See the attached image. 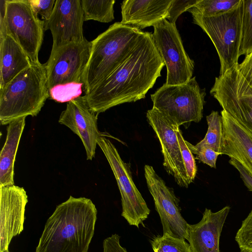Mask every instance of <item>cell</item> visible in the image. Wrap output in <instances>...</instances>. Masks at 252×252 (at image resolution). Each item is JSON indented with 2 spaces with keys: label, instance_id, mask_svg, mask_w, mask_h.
Instances as JSON below:
<instances>
[{
  "label": "cell",
  "instance_id": "1f68e13d",
  "mask_svg": "<svg viewBox=\"0 0 252 252\" xmlns=\"http://www.w3.org/2000/svg\"><path fill=\"white\" fill-rule=\"evenodd\" d=\"M198 1V0H172L166 19L170 23L175 24L179 16L193 7Z\"/></svg>",
  "mask_w": 252,
  "mask_h": 252
},
{
  "label": "cell",
  "instance_id": "e0dca14e",
  "mask_svg": "<svg viewBox=\"0 0 252 252\" xmlns=\"http://www.w3.org/2000/svg\"><path fill=\"white\" fill-rule=\"evenodd\" d=\"M229 211L228 206L216 212L206 208L198 223L188 224L187 240L191 252H220V239Z\"/></svg>",
  "mask_w": 252,
  "mask_h": 252
},
{
  "label": "cell",
  "instance_id": "d6986e66",
  "mask_svg": "<svg viewBox=\"0 0 252 252\" xmlns=\"http://www.w3.org/2000/svg\"><path fill=\"white\" fill-rule=\"evenodd\" d=\"M172 0H126L121 4L124 24L141 30L167 19Z\"/></svg>",
  "mask_w": 252,
  "mask_h": 252
},
{
  "label": "cell",
  "instance_id": "30bf717a",
  "mask_svg": "<svg viewBox=\"0 0 252 252\" xmlns=\"http://www.w3.org/2000/svg\"><path fill=\"white\" fill-rule=\"evenodd\" d=\"M6 34L21 47L32 63H39L45 22L33 13L28 0H7Z\"/></svg>",
  "mask_w": 252,
  "mask_h": 252
},
{
  "label": "cell",
  "instance_id": "603a6c76",
  "mask_svg": "<svg viewBox=\"0 0 252 252\" xmlns=\"http://www.w3.org/2000/svg\"><path fill=\"white\" fill-rule=\"evenodd\" d=\"M114 0H82L84 21L94 20L109 23L114 19Z\"/></svg>",
  "mask_w": 252,
  "mask_h": 252
},
{
  "label": "cell",
  "instance_id": "277c9868",
  "mask_svg": "<svg viewBox=\"0 0 252 252\" xmlns=\"http://www.w3.org/2000/svg\"><path fill=\"white\" fill-rule=\"evenodd\" d=\"M49 98L46 63L31 65L0 90V122L2 125L22 117L36 116Z\"/></svg>",
  "mask_w": 252,
  "mask_h": 252
},
{
  "label": "cell",
  "instance_id": "8992f818",
  "mask_svg": "<svg viewBox=\"0 0 252 252\" xmlns=\"http://www.w3.org/2000/svg\"><path fill=\"white\" fill-rule=\"evenodd\" d=\"M205 89H201L195 77L178 85L164 84L151 95L153 108L173 124L188 127L191 122H199L203 117Z\"/></svg>",
  "mask_w": 252,
  "mask_h": 252
},
{
  "label": "cell",
  "instance_id": "5b68a950",
  "mask_svg": "<svg viewBox=\"0 0 252 252\" xmlns=\"http://www.w3.org/2000/svg\"><path fill=\"white\" fill-rule=\"evenodd\" d=\"M187 11L214 45L220 61V75L238 64L242 35V0L235 8L214 16L202 17L190 9Z\"/></svg>",
  "mask_w": 252,
  "mask_h": 252
},
{
  "label": "cell",
  "instance_id": "d6a6232c",
  "mask_svg": "<svg viewBox=\"0 0 252 252\" xmlns=\"http://www.w3.org/2000/svg\"><path fill=\"white\" fill-rule=\"evenodd\" d=\"M237 68L252 87V52L245 56L242 62L237 65Z\"/></svg>",
  "mask_w": 252,
  "mask_h": 252
},
{
  "label": "cell",
  "instance_id": "4fadbf2b",
  "mask_svg": "<svg viewBox=\"0 0 252 252\" xmlns=\"http://www.w3.org/2000/svg\"><path fill=\"white\" fill-rule=\"evenodd\" d=\"M146 117L161 145L164 169L178 185L187 188L189 184L176 134L180 126L153 107L147 111Z\"/></svg>",
  "mask_w": 252,
  "mask_h": 252
},
{
  "label": "cell",
  "instance_id": "ba28073f",
  "mask_svg": "<svg viewBox=\"0 0 252 252\" xmlns=\"http://www.w3.org/2000/svg\"><path fill=\"white\" fill-rule=\"evenodd\" d=\"M153 27V40L167 69L165 84L187 83L192 78L194 63L184 49L176 24L163 19Z\"/></svg>",
  "mask_w": 252,
  "mask_h": 252
},
{
  "label": "cell",
  "instance_id": "5bb4252c",
  "mask_svg": "<svg viewBox=\"0 0 252 252\" xmlns=\"http://www.w3.org/2000/svg\"><path fill=\"white\" fill-rule=\"evenodd\" d=\"M84 14L81 0H56L45 30L53 37L52 49L84 40Z\"/></svg>",
  "mask_w": 252,
  "mask_h": 252
},
{
  "label": "cell",
  "instance_id": "f546056e",
  "mask_svg": "<svg viewBox=\"0 0 252 252\" xmlns=\"http://www.w3.org/2000/svg\"><path fill=\"white\" fill-rule=\"evenodd\" d=\"M185 141L192 153L196 155L195 159L208 165L211 167L216 168V161L218 156L220 155V153L208 148L197 149L193 145L186 140Z\"/></svg>",
  "mask_w": 252,
  "mask_h": 252
},
{
  "label": "cell",
  "instance_id": "83f0119b",
  "mask_svg": "<svg viewBox=\"0 0 252 252\" xmlns=\"http://www.w3.org/2000/svg\"><path fill=\"white\" fill-rule=\"evenodd\" d=\"M176 134L186 168L188 182L190 184L193 182L197 173L195 158L187 145L182 132L179 127H177L176 128Z\"/></svg>",
  "mask_w": 252,
  "mask_h": 252
},
{
  "label": "cell",
  "instance_id": "ffe728a7",
  "mask_svg": "<svg viewBox=\"0 0 252 252\" xmlns=\"http://www.w3.org/2000/svg\"><path fill=\"white\" fill-rule=\"evenodd\" d=\"M0 90L32 63L21 47L7 34L0 38Z\"/></svg>",
  "mask_w": 252,
  "mask_h": 252
},
{
  "label": "cell",
  "instance_id": "6da1fadb",
  "mask_svg": "<svg viewBox=\"0 0 252 252\" xmlns=\"http://www.w3.org/2000/svg\"><path fill=\"white\" fill-rule=\"evenodd\" d=\"M165 64L153 40L144 32L131 55L84 96L90 108L99 114L111 107L144 98Z\"/></svg>",
  "mask_w": 252,
  "mask_h": 252
},
{
  "label": "cell",
  "instance_id": "836d02e7",
  "mask_svg": "<svg viewBox=\"0 0 252 252\" xmlns=\"http://www.w3.org/2000/svg\"><path fill=\"white\" fill-rule=\"evenodd\" d=\"M229 163L238 171L245 185L252 191V172L233 158H230Z\"/></svg>",
  "mask_w": 252,
  "mask_h": 252
},
{
  "label": "cell",
  "instance_id": "d4e9b609",
  "mask_svg": "<svg viewBox=\"0 0 252 252\" xmlns=\"http://www.w3.org/2000/svg\"><path fill=\"white\" fill-rule=\"evenodd\" d=\"M151 243L154 252H191L190 245L185 239L168 234L154 237Z\"/></svg>",
  "mask_w": 252,
  "mask_h": 252
},
{
  "label": "cell",
  "instance_id": "2e32d148",
  "mask_svg": "<svg viewBox=\"0 0 252 252\" xmlns=\"http://www.w3.org/2000/svg\"><path fill=\"white\" fill-rule=\"evenodd\" d=\"M98 115L90 108L84 95L68 102L59 119L60 124L68 127L80 137L87 160L94 158L98 139L102 136L97 127Z\"/></svg>",
  "mask_w": 252,
  "mask_h": 252
},
{
  "label": "cell",
  "instance_id": "9c48e42d",
  "mask_svg": "<svg viewBox=\"0 0 252 252\" xmlns=\"http://www.w3.org/2000/svg\"><path fill=\"white\" fill-rule=\"evenodd\" d=\"M237 65L216 77L210 94L222 110L252 133V87Z\"/></svg>",
  "mask_w": 252,
  "mask_h": 252
},
{
  "label": "cell",
  "instance_id": "4316f807",
  "mask_svg": "<svg viewBox=\"0 0 252 252\" xmlns=\"http://www.w3.org/2000/svg\"><path fill=\"white\" fill-rule=\"evenodd\" d=\"M84 87L82 83L59 85L49 90V98L58 102H68L81 96Z\"/></svg>",
  "mask_w": 252,
  "mask_h": 252
},
{
  "label": "cell",
  "instance_id": "8d00e7d4",
  "mask_svg": "<svg viewBox=\"0 0 252 252\" xmlns=\"http://www.w3.org/2000/svg\"><path fill=\"white\" fill-rule=\"evenodd\" d=\"M5 252H10L8 250V251H5Z\"/></svg>",
  "mask_w": 252,
  "mask_h": 252
},
{
  "label": "cell",
  "instance_id": "7a4b0ae2",
  "mask_svg": "<svg viewBox=\"0 0 252 252\" xmlns=\"http://www.w3.org/2000/svg\"><path fill=\"white\" fill-rule=\"evenodd\" d=\"M97 212L91 199L70 196L47 220L35 252H88Z\"/></svg>",
  "mask_w": 252,
  "mask_h": 252
},
{
  "label": "cell",
  "instance_id": "f1b7e54d",
  "mask_svg": "<svg viewBox=\"0 0 252 252\" xmlns=\"http://www.w3.org/2000/svg\"><path fill=\"white\" fill-rule=\"evenodd\" d=\"M235 240L240 252H252V210L243 220L236 234Z\"/></svg>",
  "mask_w": 252,
  "mask_h": 252
},
{
  "label": "cell",
  "instance_id": "9a60e30c",
  "mask_svg": "<svg viewBox=\"0 0 252 252\" xmlns=\"http://www.w3.org/2000/svg\"><path fill=\"white\" fill-rule=\"evenodd\" d=\"M28 202L23 188L14 185L0 187V252L8 251L12 239L23 230Z\"/></svg>",
  "mask_w": 252,
  "mask_h": 252
},
{
  "label": "cell",
  "instance_id": "d590c367",
  "mask_svg": "<svg viewBox=\"0 0 252 252\" xmlns=\"http://www.w3.org/2000/svg\"><path fill=\"white\" fill-rule=\"evenodd\" d=\"M7 0H0V38L6 34L5 18Z\"/></svg>",
  "mask_w": 252,
  "mask_h": 252
},
{
  "label": "cell",
  "instance_id": "7402d4cb",
  "mask_svg": "<svg viewBox=\"0 0 252 252\" xmlns=\"http://www.w3.org/2000/svg\"><path fill=\"white\" fill-rule=\"evenodd\" d=\"M208 130L204 138L194 147L197 149L204 148L212 149L221 155L222 122L221 115L218 111H212L206 116Z\"/></svg>",
  "mask_w": 252,
  "mask_h": 252
},
{
  "label": "cell",
  "instance_id": "cb8c5ba5",
  "mask_svg": "<svg viewBox=\"0 0 252 252\" xmlns=\"http://www.w3.org/2000/svg\"><path fill=\"white\" fill-rule=\"evenodd\" d=\"M241 0H198L191 10L202 17H208L226 12L239 5Z\"/></svg>",
  "mask_w": 252,
  "mask_h": 252
},
{
  "label": "cell",
  "instance_id": "4dcf8cb0",
  "mask_svg": "<svg viewBox=\"0 0 252 252\" xmlns=\"http://www.w3.org/2000/svg\"><path fill=\"white\" fill-rule=\"evenodd\" d=\"M28 1L35 15L37 16L40 15L42 20L46 23L50 18L56 0H28Z\"/></svg>",
  "mask_w": 252,
  "mask_h": 252
},
{
  "label": "cell",
  "instance_id": "7c38bea8",
  "mask_svg": "<svg viewBox=\"0 0 252 252\" xmlns=\"http://www.w3.org/2000/svg\"><path fill=\"white\" fill-rule=\"evenodd\" d=\"M144 175L160 219L163 234L187 240L188 223L181 215L180 200L173 189L166 185L151 165H145Z\"/></svg>",
  "mask_w": 252,
  "mask_h": 252
},
{
  "label": "cell",
  "instance_id": "8fae6325",
  "mask_svg": "<svg viewBox=\"0 0 252 252\" xmlns=\"http://www.w3.org/2000/svg\"><path fill=\"white\" fill-rule=\"evenodd\" d=\"M92 43L86 38L52 49L46 63L48 90L71 83H84L83 77L91 50Z\"/></svg>",
  "mask_w": 252,
  "mask_h": 252
},
{
  "label": "cell",
  "instance_id": "e575fe53",
  "mask_svg": "<svg viewBox=\"0 0 252 252\" xmlns=\"http://www.w3.org/2000/svg\"><path fill=\"white\" fill-rule=\"evenodd\" d=\"M103 252H127L126 248L120 244V236L112 234L103 240Z\"/></svg>",
  "mask_w": 252,
  "mask_h": 252
},
{
  "label": "cell",
  "instance_id": "ac0fdd59",
  "mask_svg": "<svg viewBox=\"0 0 252 252\" xmlns=\"http://www.w3.org/2000/svg\"><path fill=\"white\" fill-rule=\"evenodd\" d=\"M221 155L233 158L252 172V133L222 110Z\"/></svg>",
  "mask_w": 252,
  "mask_h": 252
},
{
  "label": "cell",
  "instance_id": "484cf974",
  "mask_svg": "<svg viewBox=\"0 0 252 252\" xmlns=\"http://www.w3.org/2000/svg\"><path fill=\"white\" fill-rule=\"evenodd\" d=\"M242 35L240 56L252 52V0H242Z\"/></svg>",
  "mask_w": 252,
  "mask_h": 252
},
{
  "label": "cell",
  "instance_id": "52a82bcc",
  "mask_svg": "<svg viewBox=\"0 0 252 252\" xmlns=\"http://www.w3.org/2000/svg\"><path fill=\"white\" fill-rule=\"evenodd\" d=\"M97 145L105 156L116 180L121 196V215L130 225L144 226L150 210L132 177L130 164L122 159L117 149L108 138L100 136Z\"/></svg>",
  "mask_w": 252,
  "mask_h": 252
},
{
  "label": "cell",
  "instance_id": "44dd1931",
  "mask_svg": "<svg viewBox=\"0 0 252 252\" xmlns=\"http://www.w3.org/2000/svg\"><path fill=\"white\" fill-rule=\"evenodd\" d=\"M25 119H18L9 123L7 127L5 141L0 155V187L14 185V162Z\"/></svg>",
  "mask_w": 252,
  "mask_h": 252
},
{
  "label": "cell",
  "instance_id": "3957f363",
  "mask_svg": "<svg viewBox=\"0 0 252 252\" xmlns=\"http://www.w3.org/2000/svg\"><path fill=\"white\" fill-rule=\"evenodd\" d=\"M144 32L121 22H115L91 41L90 58L83 77L85 94L109 76L131 55Z\"/></svg>",
  "mask_w": 252,
  "mask_h": 252
}]
</instances>
